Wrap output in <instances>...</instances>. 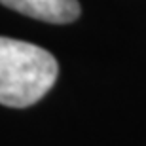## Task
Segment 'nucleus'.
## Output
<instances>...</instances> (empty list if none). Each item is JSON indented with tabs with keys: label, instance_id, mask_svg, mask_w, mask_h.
Returning a JSON list of instances; mask_svg holds the SVG:
<instances>
[{
	"label": "nucleus",
	"instance_id": "f257e3e1",
	"mask_svg": "<svg viewBox=\"0 0 146 146\" xmlns=\"http://www.w3.org/2000/svg\"><path fill=\"white\" fill-rule=\"evenodd\" d=\"M57 61L40 46L0 36V104L27 108L57 80Z\"/></svg>",
	"mask_w": 146,
	"mask_h": 146
},
{
	"label": "nucleus",
	"instance_id": "f03ea898",
	"mask_svg": "<svg viewBox=\"0 0 146 146\" xmlns=\"http://www.w3.org/2000/svg\"><path fill=\"white\" fill-rule=\"evenodd\" d=\"M10 10L46 23H72L80 17L78 0H0Z\"/></svg>",
	"mask_w": 146,
	"mask_h": 146
}]
</instances>
